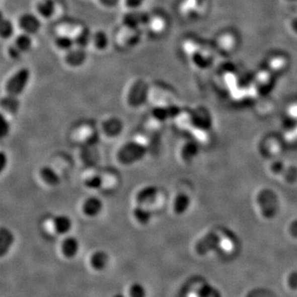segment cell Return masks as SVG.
I'll return each instance as SVG.
<instances>
[{"label":"cell","instance_id":"obj_24","mask_svg":"<svg viewBox=\"0 0 297 297\" xmlns=\"http://www.w3.org/2000/svg\"><path fill=\"white\" fill-rule=\"evenodd\" d=\"M188 206V199L184 195H179L176 198L175 203H174V210L175 212L182 213L184 211L186 207Z\"/></svg>","mask_w":297,"mask_h":297},{"label":"cell","instance_id":"obj_3","mask_svg":"<svg viewBox=\"0 0 297 297\" xmlns=\"http://www.w3.org/2000/svg\"><path fill=\"white\" fill-rule=\"evenodd\" d=\"M148 85L142 80H138L130 88L128 94L129 105L138 108L143 105L148 97Z\"/></svg>","mask_w":297,"mask_h":297},{"label":"cell","instance_id":"obj_29","mask_svg":"<svg viewBox=\"0 0 297 297\" xmlns=\"http://www.w3.org/2000/svg\"><path fill=\"white\" fill-rule=\"evenodd\" d=\"M113 297H126V295H124L123 294H121V293H118V294H116Z\"/></svg>","mask_w":297,"mask_h":297},{"label":"cell","instance_id":"obj_26","mask_svg":"<svg viewBox=\"0 0 297 297\" xmlns=\"http://www.w3.org/2000/svg\"><path fill=\"white\" fill-rule=\"evenodd\" d=\"M1 129H0V132H1V138H4L5 136L9 134L10 132V125L9 121L5 118L4 116H2V121H1Z\"/></svg>","mask_w":297,"mask_h":297},{"label":"cell","instance_id":"obj_19","mask_svg":"<svg viewBox=\"0 0 297 297\" xmlns=\"http://www.w3.org/2000/svg\"><path fill=\"white\" fill-rule=\"evenodd\" d=\"M94 46L98 50H104L108 45V36L105 32L99 31L93 36Z\"/></svg>","mask_w":297,"mask_h":297},{"label":"cell","instance_id":"obj_5","mask_svg":"<svg viewBox=\"0 0 297 297\" xmlns=\"http://www.w3.org/2000/svg\"><path fill=\"white\" fill-rule=\"evenodd\" d=\"M103 201L96 197L86 199L82 206V211L87 217H96L103 210Z\"/></svg>","mask_w":297,"mask_h":297},{"label":"cell","instance_id":"obj_25","mask_svg":"<svg viewBox=\"0 0 297 297\" xmlns=\"http://www.w3.org/2000/svg\"><path fill=\"white\" fill-rule=\"evenodd\" d=\"M16 99L15 98H12V97H6V99H4L3 100V107L12 113L16 112L18 110V103H17Z\"/></svg>","mask_w":297,"mask_h":297},{"label":"cell","instance_id":"obj_4","mask_svg":"<svg viewBox=\"0 0 297 297\" xmlns=\"http://www.w3.org/2000/svg\"><path fill=\"white\" fill-rule=\"evenodd\" d=\"M148 21L150 16L146 13L136 11L135 10L125 14L123 17L124 25L130 29H135L139 28V26L144 25Z\"/></svg>","mask_w":297,"mask_h":297},{"label":"cell","instance_id":"obj_28","mask_svg":"<svg viewBox=\"0 0 297 297\" xmlns=\"http://www.w3.org/2000/svg\"><path fill=\"white\" fill-rule=\"evenodd\" d=\"M7 165V158H6V156H5V154L4 152L1 153V170H4L5 169V166Z\"/></svg>","mask_w":297,"mask_h":297},{"label":"cell","instance_id":"obj_9","mask_svg":"<svg viewBox=\"0 0 297 297\" xmlns=\"http://www.w3.org/2000/svg\"><path fill=\"white\" fill-rule=\"evenodd\" d=\"M72 227H73V223L68 215H56L53 219V227L55 233H57L58 235H65L69 233Z\"/></svg>","mask_w":297,"mask_h":297},{"label":"cell","instance_id":"obj_17","mask_svg":"<svg viewBox=\"0 0 297 297\" xmlns=\"http://www.w3.org/2000/svg\"><path fill=\"white\" fill-rule=\"evenodd\" d=\"M32 41L30 37L29 34L24 33V34L19 35L15 40V43L14 46L20 51L21 54L23 52L28 51L31 46H32Z\"/></svg>","mask_w":297,"mask_h":297},{"label":"cell","instance_id":"obj_6","mask_svg":"<svg viewBox=\"0 0 297 297\" xmlns=\"http://www.w3.org/2000/svg\"><path fill=\"white\" fill-rule=\"evenodd\" d=\"M158 188L156 186H146L141 188L135 195V201L138 205L145 206L151 204L156 200L158 195Z\"/></svg>","mask_w":297,"mask_h":297},{"label":"cell","instance_id":"obj_8","mask_svg":"<svg viewBox=\"0 0 297 297\" xmlns=\"http://www.w3.org/2000/svg\"><path fill=\"white\" fill-rule=\"evenodd\" d=\"M79 250H80V243L76 237L69 236L63 240L61 252L65 258H75L78 254Z\"/></svg>","mask_w":297,"mask_h":297},{"label":"cell","instance_id":"obj_12","mask_svg":"<svg viewBox=\"0 0 297 297\" xmlns=\"http://www.w3.org/2000/svg\"><path fill=\"white\" fill-rule=\"evenodd\" d=\"M123 128L121 121L117 118H111L106 121L103 125V131L110 137H115L121 134Z\"/></svg>","mask_w":297,"mask_h":297},{"label":"cell","instance_id":"obj_16","mask_svg":"<svg viewBox=\"0 0 297 297\" xmlns=\"http://www.w3.org/2000/svg\"><path fill=\"white\" fill-rule=\"evenodd\" d=\"M37 11L41 16L49 19L55 12V5L52 0H43L37 5Z\"/></svg>","mask_w":297,"mask_h":297},{"label":"cell","instance_id":"obj_7","mask_svg":"<svg viewBox=\"0 0 297 297\" xmlns=\"http://www.w3.org/2000/svg\"><path fill=\"white\" fill-rule=\"evenodd\" d=\"M19 26L27 34H32L39 30L41 23L39 20L32 14H25L19 19Z\"/></svg>","mask_w":297,"mask_h":297},{"label":"cell","instance_id":"obj_21","mask_svg":"<svg viewBox=\"0 0 297 297\" xmlns=\"http://www.w3.org/2000/svg\"><path fill=\"white\" fill-rule=\"evenodd\" d=\"M1 37L2 38H10L14 32V26L9 19L2 18L1 21Z\"/></svg>","mask_w":297,"mask_h":297},{"label":"cell","instance_id":"obj_14","mask_svg":"<svg viewBox=\"0 0 297 297\" xmlns=\"http://www.w3.org/2000/svg\"><path fill=\"white\" fill-rule=\"evenodd\" d=\"M14 238L11 231L8 229L2 228L0 231V251L1 255L6 253L9 250L11 245L14 243Z\"/></svg>","mask_w":297,"mask_h":297},{"label":"cell","instance_id":"obj_15","mask_svg":"<svg viewBox=\"0 0 297 297\" xmlns=\"http://www.w3.org/2000/svg\"><path fill=\"white\" fill-rule=\"evenodd\" d=\"M133 215L135 220L140 225H147L152 219V212L141 205H138V206L134 209Z\"/></svg>","mask_w":297,"mask_h":297},{"label":"cell","instance_id":"obj_2","mask_svg":"<svg viewBox=\"0 0 297 297\" xmlns=\"http://www.w3.org/2000/svg\"><path fill=\"white\" fill-rule=\"evenodd\" d=\"M30 80V71L23 68L19 69L10 77L5 85V91L7 96L17 99L25 90Z\"/></svg>","mask_w":297,"mask_h":297},{"label":"cell","instance_id":"obj_27","mask_svg":"<svg viewBox=\"0 0 297 297\" xmlns=\"http://www.w3.org/2000/svg\"><path fill=\"white\" fill-rule=\"evenodd\" d=\"M144 1L145 0H126V7L130 10H137L138 8L144 4Z\"/></svg>","mask_w":297,"mask_h":297},{"label":"cell","instance_id":"obj_23","mask_svg":"<svg viewBox=\"0 0 297 297\" xmlns=\"http://www.w3.org/2000/svg\"><path fill=\"white\" fill-rule=\"evenodd\" d=\"M85 186L89 189H99L103 186V178L99 175L89 177L85 180Z\"/></svg>","mask_w":297,"mask_h":297},{"label":"cell","instance_id":"obj_10","mask_svg":"<svg viewBox=\"0 0 297 297\" xmlns=\"http://www.w3.org/2000/svg\"><path fill=\"white\" fill-rule=\"evenodd\" d=\"M89 262H90V265L94 270L102 271L105 269L108 266L109 263V256L106 252L102 251V250L94 252L90 257Z\"/></svg>","mask_w":297,"mask_h":297},{"label":"cell","instance_id":"obj_13","mask_svg":"<svg viewBox=\"0 0 297 297\" xmlns=\"http://www.w3.org/2000/svg\"><path fill=\"white\" fill-rule=\"evenodd\" d=\"M85 59H86V54H85V50L80 47L75 49V50L71 49L70 50H69V52L65 57L67 63L73 66H77V65L83 64L85 62Z\"/></svg>","mask_w":297,"mask_h":297},{"label":"cell","instance_id":"obj_18","mask_svg":"<svg viewBox=\"0 0 297 297\" xmlns=\"http://www.w3.org/2000/svg\"><path fill=\"white\" fill-rule=\"evenodd\" d=\"M91 39H93L91 32L89 31V28H85L79 33L78 36L75 39L76 46L80 48L85 49V47H87Z\"/></svg>","mask_w":297,"mask_h":297},{"label":"cell","instance_id":"obj_22","mask_svg":"<svg viewBox=\"0 0 297 297\" xmlns=\"http://www.w3.org/2000/svg\"><path fill=\"white\" fill-rule=\"evenodd\" d=\"M56 46L58 48L64 50H70L73 48V46H76L75 40L72 39L70 37L63 36V37H58L56 39Z\"/></svg>","mask_w":297,"mask_h":297},{"label":"cell","instance_id":"obj_20","mask_svg":"<svg viewBox=\"0 0 297 297\" xmlns=\"http://www.w3.org/2000/svg\"><path fill=\"white\" fill-rule=\"evenodd\" d=\"M129 295L130 297H146V288L139 282L131 284L129 289Z\"/></svg>","mask_w":297,"mask_h":297},{"label":"cell","instance_id":"obj_1","mask_svg":"<svg viewBox=\"0 0 297 297\" xmlns=\"http://www.w3.org/2000/svg\"><path fill=\"white\" fill-rule=\"evenodd\" d=\"M147 148L138 142H127L119 148L117 154L118 162L123 165H130L139 162L146 156Z\"/></svg>","mask_w":297,"mask_h":297},{"label":"cell","instance_id":"obj_11","mask_svg":"<svg viewBox=\"0 0 297 297\" xmlns=\"http://www.w3.org/2000/svg\"><path fill=\"white\" fill-rule=\"evenodd\" d=\"M40 177L41 180L50 187H55L60 183V178L57 173L49 166L41 168L40 170Z\"/></svg>","mask_w":297,"mask_h":297}]
</instances>
